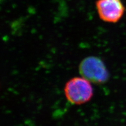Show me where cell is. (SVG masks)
I'll list each match as a JSON object with an SVG mask.
<instances>
[{
	"instance_id": "cell-3",
	"label": "cell",
	"mask_w": 126,
	"mask_h": 126,
	"mask_svg": "<svg viewBox=\"0 0 126 126\" xmlns=\"http://www.w3.org/2000/svg\"><path fill=\"white\" fill-rule=\"evenodd\" d=\"M96 5L100 18L108 23L118 22L125 11L121 0H97Z\"/></svg>"
},
{
	"instance_id": "cell-2",
	"label": "cell",
	"mask_w": 126,
	"mask_h": 126,
	"mask_svg": "<svg viewBox=\"0 0 126 126\" xmlns=\"http://www.w3.org/2000/svg\"><path fill=\"white\" fill-rule=\"evenodd\" d=\"M81 76L94 84H103L109 78L108 70L101 59L90 56L82 60L79 66Z\"/></svg>"
},
{
	"instance_id": "cell-1",
	"label": "cell",
	"mask_w": 126,
	"mask_h": 126,
	"mask_svg": "<svg viewBox=\"0 0 126 126\" xmlns=\"http://www.w3.org/2000/svg\"><path fill=\"white\" fill-rule=\"evenodd\" d=\"M64 92L67 101L75 105L87 103L94 94L92 82L82 76L70 79L65 84Z\"/></svg>"
}]
</instances>
